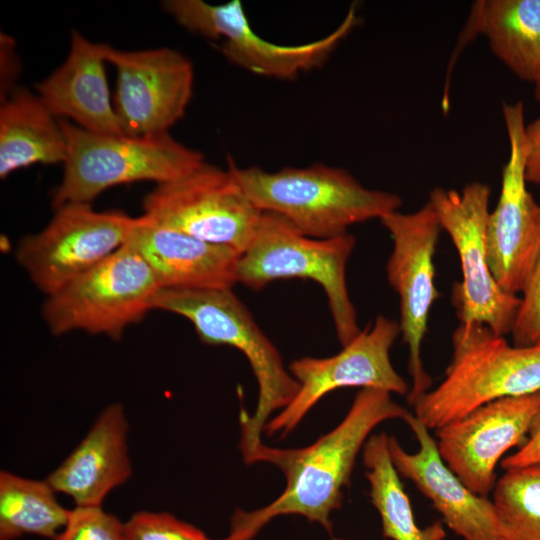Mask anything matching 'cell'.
<instances>
[{
  "label": "cell",
  "instance_id": "33",
  "mask_svg": "<svg viewBox=\"0 0 540 540\" xmlns=\"http://www.w3.org/2000/svg\"><path fill=\"white\" fill-rule=\"evenodd\" d=\"M334 540H344V539H334Z\"/></svg>",
  "mask_w": 540,
  "mask_h": 540
},
{
  "label": "cell",
  "instance_id": "30",
  "mask_svg": "<svg viewBox=\"0 0 540 540\" xmlns=\"http://www.w3.org/2000/svg\"><path fill=\"white\" fill-rule=\"evenodd\" d=\"M528 156L525 176L528 183L540 184V117L526 125Z\"/></svg>",
  "mask_w": 540,
  "mask_h": 540
},
{
  "label": "cell",
  "instance_id": "14",
  "mask_svg": "<svg viewBox=\"0 0 540 540\" xmlns=\"http://www.w3.org/2000/svg\"><path fill=\"white\" fill-rule=\"evenodd\" d=\"M400 334L396 320L379 315L339 353L291 362L289 371L299 383V390L290 404L267 422L266 434L286 436L322 397L340 388H376L408 394V384L390 359L391 347Z\"/></svg>",
  "mask_w": 540,
  "mask_h": 540
},
{
  "label": "cell",
  "instance_id": "32",
  "mask_svg": "<svg viewBox=\"0 0 540 540\" xmlns=\"http://www.w3.org/2000/svg\"><path fill=\"white\" fill-rule=\"evenodd\" d=\"M532 83L534 84V96L536 100L540 103V68Z\"/></svg>",
  "mask_w": 540,
  "mask_h": 540
},
{
  "label": "cell",
  "instance_id": "7",
  "mask_svg": "<svg viewBox=\"0 0 540 540\" xmlns=\"http://www.w3.org/2000/svg\"><path fill=\"white\" fill-rule=\"evenodd\" d=\"M161 289L143 256L126 242L99 264L47 296L43 318L54 335L74 330L114 340L139 322Z\"/></svg>",
  "mask_w": 540,
  "mask_h": 540
},
{
  "label": "cell",
  "instance_id": "26",
  "mask_svg": "<svg viewBox=\"0 0 540 540\" xmlns=\"http://www.w3.org/2000/svg\"><path fill=\"white\" fill-rule=\"evenodd\" d=\"M51 540H127L125 522L102 506H76Z\"/></svg>",
  "mask_w": 540,
  "mask_h": 540
},
{
  "label": "cell",
  "instance_id": "11",
  "mask_svg": "<svg viewBox=\"0 0 540 540\" xmlns=\"http://www.w3.org/2000/svg\"><path fill=\"white\" fill-rule=\"evenodd\" d=\"M380 221L393 241L386 272L399 298L398 323L408 348L412 379L407 399L413 405L432 384L424 368L421 348L432 306L439 297L434 282V255L442 227L429 202L415 212L395 211Z\"/></svg>",
  "mask_w": 540,
  "mask_h": 540
},
{
  "label": "cell",
  "instance_id": "28",
  "mask_svg": "<svg viewBox=\"0 0 540 540\" xmlns=\"http://www.w3.org/2000/svg\"><path fill=\"white\" fill-rule=\"evenodd\" d=\"M521 294V304L510 333L512 344L520 347L540 345V257Z\"/></svg>",
  "mask_w": 540,
  "mask_h": 540
},
{
  "label": "cell",
  "instance_id": "15",
  "mask_svg": "<svg viewBox=\"0 0 540 540\" xmlns=\"http://www.w3.org/2000/svg\"><path fill=\"white\" fill-rule=\"evenodd\" d=\"M103 49L116 69L113 106L124 135L165 133L183 117L194 82L192 63L183 54L165 47L122 51L104 44Z\"/></svg>",
  "mask_w": 540,
  "mask_h": 540
},
{
  "label": "cell",
  "instance_id": "25",
  "mask_svg": "<svg viewBox=\"0 0 540 540\" xmlns=\"http://www.w3.org/2000/svg\"><path fill=\"white\" fill-rule=\"evenodd\" d=\"M492 502L499 540H540V463L505 470Z\"/></svg>",
  "mask_w": 540,
  "mask_h": 540
},
{
  "label": "cell",
  "instance_id": "21",
  "mask_svg": "<svg viewBox=\"0 0 540 540\" xmlns=\"http://www.w3.org/2000/svg\"><path fill=\"white\" fill-rule=\"evenodd\" d=\"M66 140L59 121L38 95L16 87L0 107V177L36 164L64 163Z\"/></svg>",
  "mask_w": 540,
  "mask_h": 540
},
{
  "label": "cell",
  "instance_id": "24",
  "mask_svg": "<svg viewBox=\"0 0 540 540\" xmlns=\"http://www.w3.org/2000/svg\"><path fill=\"white\" fill-rule=\"evenodd\" d=\"M47 480L0 472V540L24 535L54 538L66 525L70 509L57 500Z\"/></svg>",
  "mask_w": 540,
  "mask_h": 540
},
{
  "label": "cell",
  "instance_id": "23",
  "mask_svg": "<svg viewBox=\"0 0 540 540\" xmlns=\"http://www.w3.org/2000/svg\"><path fill=\"white\" fill-rule=\"evenodd\" d=\"M388 438L384 432L369 436L362 449L369 496L380 515L383 536L391 540H444L442 522L424 528L417 525L411 502L392 462Z\"/></svg>",
  "mask_w": 540,
  "mask_h": 540
},
{
  "label": "cell",
  "instance_id": "2",
  "mask_svg": "<svg viewBox=\"0 0 540 540\" xmlns=\"http://www.w3.org/2000/svg\"><path fill=\"white\" fill-rule=\"evenodd\" d=\"M237 182L262 213H273L302 234L328 239L358 223L398 211L399 195L364 187L347 171L324 164L266 171L239 167L227 157Z\"/></svg>",
  "mask_w": 540,
  "mask_h": 540
},
{
  "label": "cell",
  "instance_id": "20",
  "mask_svg": "<svg viewBox=\"0 0 540 540\" xmlns=\"http://www.w3.org/2000/svg\"><path fill=\"white\" fill-rule=\"evenodd\" d=\"M103 45L73 31L67 58L36 85L37 95L55 118L95 133L124 135L110 98Z\"/></svg>",
  "mask_w": 540,
  "mask_h": 540
},
{
  "label": "cell",
  "instance_id": "8",
  "mask_svg": "<svg viewBox=\"0 0 540 540\" xmlns=\"http://www.w3.org/2000/svg\"><path fill=\"white\" fill-rule=\"evenodd\" d=\"M490 188L472 182L462 191L434 188L429 203L457 251L462 281L453 299L460 322H476L506 336L515 323L521 298L505 292L494 279L487 258Z\"/></svg>",
  "mask_w": 540,
  "mask_h": 540
},
{
  "label": "cell",
  "instance_id": "22",
  "mask_svg": "<svg viewBox=\"0 0 540 540\" xmlns=\"http://www.w3.org/2000/svg\"><path fill=\"white\" fill-rule=\"evenodd\" d=\"M477 33L517 77L534 81L540 68V0L476 1L463 43Z\"/></svg>",
  "mask_w": 540,
  "mask_h": 540
},
{
  "label": "cell",
  "instance_id": "18",
  "mask_svg": "<svg viewBox=\"0 0 540 540\" xmlns=\"http://www.w3.org/2000/svg\"><path fill=\"white\" fill-rule=\"evenodd\" d=\"M153 270L161 289L232 288L240 256L141 215L127 240Z\"/></svg>",
  "mask_w": 540,
  "mask_h": 540
},
{
  "label": "cell",
  "instance_id": "3",
  "mask_svg": "<svg viewBox=\"0 0 540 540\" xmlns=\"http://www.w3.org/2000/svg\"><path fill=\"white\" fill-rule=\"evenodd\" d=\"M154 309L189 320L203 343L234 347L247 358L258 384L253 415L242 413L240 416L239 449L248 463L263 444L261 433L269 417L290 404L299 383L285 369L279 351L232 288L160 289Z\"/></svg>",
  "mask_w": 540,
  "mask_h": 540
},
{
  "label": "cell",
  "instance_id": "6",
  "mask_svg": "<svg viewBox=\"0 0 540 540\" xmlns=\"http://www.w3.org/2000/svg\"><path fill=\"white\" fill-rule=\"evenodd\" d=\"M355 242L349 233L328 239L308 237L282 217L262 213L252 241L238 258L236 283L260 290L275 280H313L326 294L343 347L361 332L346 284Z\"/></svg>",
  "mask_w": 540,
  "mask_h": 540
},
{
  "label": "cell",
  "instance_id": "10",
  "mask_svg": "<svg viewBox=\"0 0 540 540\" xmlns=\"http://www.w3.org/2000/svg\"><path fill=\"white\" fill-rule=\"evenodd\" d=\"M164 8L187 30L221 41L220 51L228 61L252 73L284 80L322 66L358 23L352 6L330 34L304 44L282 45L255 33L239 0L218 5L169 0Z\"/></svg>",
  "mask_w": 540,
  "mask_h": 540
},
{
  "label": "cell",
  "instance_id": "13",
  "mask_svg": "<svg viewBox=\"0 0 540 540\" xmlns=\"http://www.w3.org/2000/svg\"><path fill=\"white\" fill-rule=\"evenodd\" d=\"M509 157L502 170L496 208L487 224V258L497 284L507 293H522L540 257V205L527 189L528 142L521 101L503 103Z\"/></svg>",
  "mask_w": 540,
  "mask_h": 540
},
{
  "label": "cell",
  "instance_id": "9",
  "mask_svg": "<svg viewBox=\"0 0 540 540\" xmlns=\"http://www.w3.org/2000/svg\"><path fill=\"white\" fill-rule=\"evenodd\" d=\"M143 210L156 222L238 254L249 246L262 216L228 167L205 161L156 185L144 198Z\"/></svg>",
  "mask_w": 540,
  "mask_h": 540
},
{
  "label": "cell",
  "instance_id": "5",
  "mask_svg": "<svg viewBox=\"0 0 540 540\" xmlns=\"http://www.w3.org/2000/svg\"><path fill=\"white\" fill-rule=\"evenodd\" d=\"M66 140L61 183L54 190L55 209L71 202L90 203L115 185L176 180L204 162L203 154L176 141L168 132L130 137L85 130L59 120Z\"/></svg>",
  "mask_w": 540,
  "mask_h": 540
},
{
  "label": "cell",
  "instance_id": "27",
  "mask_svg": "<svg viewBox=\"0 0 540 540\" xmlns=\"http://www.w3.org/2000/svg\"><path fill=\"white\" fill-rule=\"evenodd\" d=\"M125 527L127 540H215L167 512H135Z\"/></svg>",
  "mask_w": 540,
  "mask_h": 540
},
{
  "label": "cell",
  "instance_id": "1",
  "mask_svg": "<svg viewBox=\"0 0 540 540\" xmlns=\"http://www.w3.org/2000/svg\"><path fill=\"white\" fill-rule=\"evenodd\" d=\"M390 394L362 388L343 420L309 446L280 449L262 444L249 464L262 461L278 467L286 479L285 489L260 509L236 510L226 540H252L281 515L303 516L331 533L330 516L342 505L343 489L350 483L356 457L370 433L386 420H403L408 412Z\"/></svg>",
  "mask_w": 540,
  "mask_h": 540
},
{
  "label": "cell",
  "instance_id": "16",
  "mask_svg": "<svg viewBox=\"0 0 540 540\" xmlns=\"http://www.w3.org/2000/svg\"><path fill=\"white\" fill-rule=\"evenodd\" d=\"M539 413L540 391L489 402L436 430L438 451L470 490L487 496L496 484L499 460L525 443Z\"/></svg>",
  "mask_w": 540,
  "mask_h": 540
},
{
  "label": "cell",
  "instance_id": "17",
  "mask_svg": "<svg viewBox=\"0 0 540 540\" xmlns=\"http://www.w3.org/2000/svg\"><path fill=\"white\" fill-rule=\"evenodd\" d=\"M418 441L409 453L389 436L392 462L400 475L427 497L447 526L464 540H499L492 500L470 490L443 461L429 429L409 411L403 419Z\"/></svg>",
  "mask_w": 540,
  "mask_h": 540
},
{
  "label": "cell",
  "instance_id": "12",
  "mask_svg": "<svg viewBox=\"0 0 540 540\" xmlns=\"http://www.w3.org/2000/svg\"><path fill=\"white\" fill-rule=\"evenodd\" d=\"M47 226L21 240L16 258L34 285L49 296L123 246L136 218L71 202L56 209Z\"/></svg>",
  "mask_w": 540,
  "mask_h": 540
},
{
  "label": "cell",
  "instance_id": "29",
  "mask_svg": "<svg viewBox=\"0 0 540 540\" xmlns=\"http://www.w3.org/2000/svg\"><path fill=\"white\" fill-rule=\"evenodd\" d=\"M540 463V413L536 416L525 443L501 462L504 470Z\"/></svg>",
  "mask_w": 540,
  "mask_h": 540
},
{
  "label": "cell",
  "instance_id": "19",
  "mask_svg": "<svg viewBox=\"0 0 540 540\" xmlns=\"http://www.w3.org/2000/svg\"><path fill=\"white\" fill-rule=\"evenodd\" d=\"M128 421L119 403L103 409L74 450L46 478L76 506H102L103 500L132 474Z\"/></svg>",
  "mask_w": 540,
  "mask_h": 540
},
{
  "label": "cell",
  "instance_id": "4",
  "mask_svg": "<svg viewBox=\"0 0 540 540\" xmlns=\"http://www.w3.org/2000/svg\"><path fill=\"white\" fill-rule=\"evenodd\" d=\"M452 346L444 380L413 404L429 430L489 402L540 391V345L515 346L483 324L460 322Z\"/></svg>",
  "mask_w": 540,
  "mask_h": 540
},
{
  "label": "cell",
  "instance_id": "31",
  "mask_svg": "<svg viewBox=\"0 0 540 540\" xmlns=\"http://www.w3.org/2000/svg\"><path fill=\"white\" fill-rule=\"evenodd\" d=\"M14 45L12 39L7 35L1 36V98H5L10 94L16 87L12 84L16 77L15 72H17V59L15 58Z\"/></svg>",
  "mask_w": 540,
  "mask_h": 540
}]
</instances>
